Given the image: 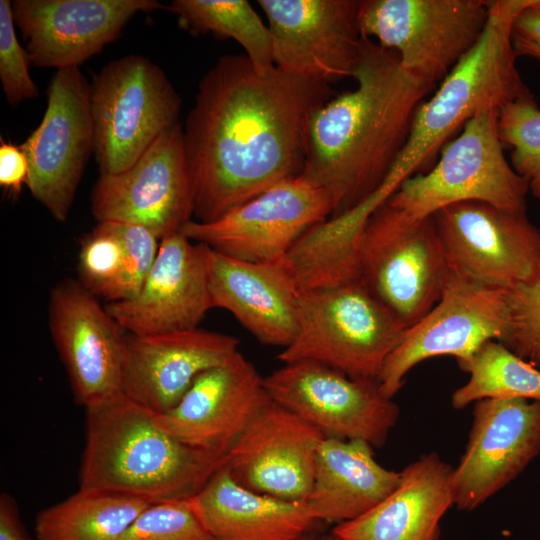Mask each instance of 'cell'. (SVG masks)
I'll list each match as a JSON object with an SVG mask.
<instances>
[{"label":"cell","instance_id":"1","mask_svg":"<svg viewBox=\"0 0 540 540\" xmlns=\"http://www.w3.org/2000/svg\"><path fill=\"white\" fill-rule=\"evenodd\" d=\"M331 84L225 55L201 78L184 145L196 221H213L272 186L300 176L316 111Z\"/></svg>","mask_w":540,"mask_h":540},{"label":"cell","instance_id":"2","mask_svg":"<svg viewBox=\"0 0 540 540\" xmlns=\"http://www.w3.org/2000/svg\"><path fill=\"white\" fill-rule=\"evenodd\" d=\"M356 88L314 114L300 176L323 189L340 215L376 193L402 154L433 85L402 68L394 51L363 40Z\"/></svg>","mask_w":540,"mask_h":540},{"label":"cell","instance_id":"3","mask_svg":"<svg viewBox=\"0 0 540 540\" xmlns=\"http://www.w3.org/2000/svg\"><path fill=\"white\" fill-rule=\"evenodd\" d=\"M86 409L80 488L150 504L187 501L226 463L225 454L190 446L155 413L118 392Z\"/></svg>","mask_w":540,"mask_h":540},{"label":"cell","instance_id":"4","mask_svg":"<svg viewBox=\"0 0 540 540\" xmlns=\"http://www.w3.org/2000/svg\"><path fill=\"white\" fill-rule=\"evenodd\" d=\"M528 0L491 1L484 33L422 102L413 119L407 144L390 176L400 183L425 172L447 140L480 111L531 96L516 66L512 25Z\"/></svg>","mask_w":540,"mask_h":540},{"label":"cell","instance_id":"5","mask_svg":"<svg viewBox=\"0 0 540 540\" xmlns=\"http://www.w3.org/2000/svg\"><path fill=\"white\" fill-rule=\"evenodd\" d=\"M406 329L361 280L306 290L298 298L296 336L277 358L318 362L377 382Z\"/></svg>","mask_w":540,"mask_h":540},{"label":"cell","instance_id":"6","mask_svg":"<svg viewBox=\"0 0 540 540\" xmlns=\"http://www.w3.org/2000/svg\"><path fill=\"white\" fill-rule=\"evenodd\" d=\"M498 114L497 108L477 113L442 148L435 165L402 181L386 202L413 218L469 201L526 213L529 185L504 156Z\"/></svg>","mask_w":540,"mask_h":540},{"label":"cell","instance_id":"7","mask_svg":"<svg viewBox=\"0 0 540 540\" xmlns=\"http://www.w3.org/2000/svg\"><path fill=\"white\" fill-rule=\"evenodd\" d=\"M450 266L433 216L413 218L387 202L368 220L360 280L406 327L440 300Z\"/></svg>","mask_w":540,"mask_h":540},{"label":"cell","instance_id":"8","mask_svg":"<svg viewBox=\"0 0 540 540\" xmlns=\"http://www.w3.org/2000/svg\"><path fill=\"white\" fill-rule=\"evenodd\" d=\"M90 106L100 175H111L131 167L164 131L179 123L181 98L158 65L129 54L93 76Z\"/></svg>","mask_w":540,"mask_h":540},{"label":"cell","instance_id":"9","mask_svg":"<svg viewBox=\"0 0 540 540\" xmlns=\"http://www.w3.org/2000/svg\"><path fill=\"white\" fill-rule=\"evenodd\" d=\"M491 1L365 0L359 28L394 51L403 69L433 86L442 81L482 37Z\"/></svg>","mask_w":540,"mask_h":540},{"label":"cell","instance_id":"10","mask_svg":"<svg viewBox=\"0 0 540 540\" xmlns=\"http://www.w3.org/2000/svg\"><path fill=\"white\" fill-rule=\"evenodd\" d=\"M47 100L40 124L20 147L28 159L31 195L64 222L94 152L90 84L79 67L55 72Z\"/></svg>","mask_w":540,"mask_h":540},{"label":"cell","instance_id":"11","mask_svg":"<svg viewBox=\"0 0 540 540\" xmlns=\"http://www.w3.org/2000/svg\"><path fill=\"white\" fill-rule=\"evenodd\" d=\"M263 383L272 401L326 437L381 448L399 418V406L381 393L377 382L350 378L318 362L284 363Z\"/></svg>","mask_w":540,"mask_h":540},{"label":"cell","instance_id":"12","mask_svg":"<svg viewBox=\"0 0 540 540\" xmlns=\"http://www.w3.org/2000/svg\"><path fill=\"white\" fill-rule=\"evenodd\" d=\"M508 330L505 291L470 281L451 271L438 303L407 328L386 359L378 385L392 399L407 373L418 363L450 355L457 363L469 360L487 341L503 343Z\"/></svg>","mask_w":540,"mask_h":540},{"label":"cell","instance_id":"13","mask_svg":"<svg viewBox=\"0 0 540 540\" xmlns=\"http://www.w3.org/2000/svg\"><path fill=\"white\" fill-rule=\"evenodd\" d=\"M333 214L329 195L302 176L286 179L210 222L190 220L181 233L250 262L282 260L308 229Z\"/></svg>","mask_w":540,"mask_h":540},{"label":"cell","instance_id":"14","mask_svg":"<svg viewBox=\"0 0 540 540\" xmlns=\"http://www.w3.org/2000/svg\"><path fill=\"white\" fill-rule=\"evenodd\" d=\"M97 222L142 226L161 240L193 215V188L181 123L164 131L128 169L100 175L91 193Z\"/></svg>","mask_w":540,"mask_h":540},{"label":"cell","instance_id":"15","mask_svg":"<svg viewBox=\"0 0 540 540\" xmlns=\"http://www.w3.org/2000/svg\"><path fill=\"white\" fill-rule=\"evenodd\" d=\"M450 270L506 290L540 273V229L526 213L483 202H461L433 215Z\"/></svg>","mask_w":540,"mask_h":540},{"label":"cell","instance_id":"16","mask_svg":"<svg viewBox=\"0 0 540 540\" xmlns=\"http://www.w3.org/2000/svg\"><path fill=\"white\" fill-rule=\"evenodd\" d=\"M356 0H259L274 65L329 84L352 77L364 37Z\"/></svg>","mask_w":540,"mask_h":540},{"label":"cell","instance_id":"17","mask_svg":"<svg viewBox=\"0 0 540 540\" xmlns=\"http://www.w3.org/2000/svg\"><path fill=\"white\" fill-rule=\"evenodd\" d=\"M540 452V402L474 403L464 453L453 468L454 505L472 511L515 479Z\"/></svg>","mask_w":540,"mask_h":540},{"label":"cell","instance_id":"18","mask_svg":"<svg viewBox=\"0 0 540 540\" xmlns=\"http://www.w3.org/2000/svg\"><path fill=\"white\" fill-rule=\"evenodd\" d=\"M49 328L77 403L87 408L121 392L125 332L79 281L52 288Z\"/></svg>","mask_w":540,"mask_h":540},{"label":"cell","instance_id":"19","mask_svg":"<svg viewBox=\"0 0 540 540\" xmlns=\"http://www.w3.org/2000/svg\"><path fill=\"white\" fill-rule=\"evenodd\" d=\"M15 25L30 63L79 67L115 41L138 13L163 8L157 0H13Z\"/></svg>","mask_w":540,"mask_h":540},{"label":"cell","instance_id":"20","mask_svg":"<svg viewBox=\"0 0 540 540\" xmlns=\"http://www.w3.org/2000/svg\"><path fill=\"white\" fill-rule=\"evenodd\" d=\"M326 436L285 407L268 402L226 456L232 478L253 492L304 502L317 451Z\"/></svg>","mask_w":540,"mask_h":540},{"label":"cell","instance_id":"21","mask_svg":"<svg viewBox=\"0 0 540 540\" xmlns=\"http://www.w3.org/2000/svg\"><path fill=\"white\" fill-rule=\"evenodd\" d=\"M209 246L181 232L160 240L158 254L139 293L105 308L126 333L153 335L198 328L213 308Z\"/></svg>","mask_w":540,"mask_h":540},{"label":"cell","instance_id":"22","mask_svg":"<svg viewBox=\"0 0 540 540\" xmlns=\"http://www.w3.org/2000/svg\"><path fill=\"white\" fill-rule=\"evenodd\" d=\"M234 336L200 328L153 335L125 332L121 392L163 414L174 408L194 380L239 352Z\"/></svg>","mask_w":540,"mask_h":540},{"label":"cell","instance_id":"23","mask_svg":"<svg viewBox=\"0 0 540 540\" xmlns=\"http://www.w3.org/2000/svg\"><path fill=\"white\" fill-rule=\"evenodd\" d=\"M271 399L263 377L240 352L202 372L157 423L180 441L225 454Z\"/></svg>","mask_w":540,"mask_h":540},{"label":"cell","instance_id":"24","mask_svg":"<svg viewBox=\"0 0 540 540\" xmlns=\"http://www.w3.org/2000/svg\"><path fill=\"white\" fill-rule=\"evenodd\" d=\"M213 308L229 311L259 342L286 348L297 333L300 290L284 264L236 259L209 247Z\"/></svg>","mask_w":540,"mask_h":540},{"label":"cell","instance_id":"25","mask_svg":"<svg viewBox=\"0 0 540 540\" xmlns=\"http://www.w3.org/2000/svg\"><path fill=\"white\" fill-rule=\"evenodd\" d=\"M452 474L437 453L421 455L400 471L384 500L332 533L344 540H439L440 522L454 505Z\"/></svg>","mask_w":540,"mask_h":540},{"label":"cell","instance_id":"26","mask_svg":"<svg viewBox=\"0 0 540 540\" xmlns=\"http://www.w3.org/2000/svg\"><path fill=\"white\" fill-rule=\"evenodd\" d=\"M188 501L213 540H302L319 522L304 502L242 487L225 465Z\"/></svg>","mask_w":540,"mask_h":540},{"label":"cell","instance_id":"27","mask_svg":"<svg viewBox=\"0 0 540 540\" xmlns=\"http://www.w3.org/2000/svg\"><path fill=\"white\" fill-rule=\"evenodd\" d=\"M399 480L400 471L380 465L369 443L325 437L317 451L312 486L304 504L317 521H351L384 500Z\"/></svg>","mask_w":540,"mask_h":540},{"label":"cell","instance_id":"28","mask_svg":"<svg viewBox=\"0 0 540 540\" xmlns=\"http://www.w3.org/2000/svg\"><path fill=\"white\" fill-rule=\"evenodd\" d=\"M397 186H383L354 208L308 229L295 242L283 262L300 292L334 287L360 280L363 234L373 212L385 203Z\"/></svg>","mask_w":540,"mask_h":540},{"label":"cell","instance_id":"29","mask_svg":"<svg viewBox=\"0 0 540 540\" xmlns=\"http://www.w3.org/2000/svg\"><path fill=\"white\" fill-rule=\"evenodd\" d=\"M150 505L118 493L79 488L40 511L34 531L38 540H119Z\"/></svg>","mask_w":540,"mask_h":540},{"label":"cell","instance_id":"30","mask_svg":"<svg viewBox=\"0 0 540 540\" xmlns=\"http://www.w3.org/2000/svg\"><path fill=\"white\" fill-rule=\"evenodd\" d=\"M181 28L232 38L260 73L275 67L268 26L246 0H173L167 7Z\"/></svg>","mask_w":540,"mask_h":540},{"label":"cell","instance_id":"31","mask_svg":"<svg viewBox=\"0 0 540 540\" xmlns=\"http://www.w3.org/2000/svg\"><path fill=\"white\" fill-rule=\"evenodd\" d=\"M468 381L451 396L455 409L482 399H526L540 402V371L497 340L485 342L458 364Z\"/></svg>","mask_w":540,"mask_h":540},{"label":"cell","instance_id":"32","mask_svg":"<svg viewBox=\"0 0 540 540\" xmlns=\"http://www.w3.org/2000/svg\"><path fill=\"white\" fill-rule=\"evenodd\" d=\"M498 134L502 144L512 149V168L540 200V107L532 95L499 109Z\"/></svg>","mask_w":540,"mask_h":540},{"label":"cell","instance_id":"33","mask_svg":"<svg viewBox=\"0 0 540 540\" xmlns=\"http://www.w3.org/2000/svg\"><path fill=\"white\" fill-rule=\"evenodd\" d=\"M122 268V244L107 222H99L81 242L79 282L96 297L108 300Z\"/></svg>","mask_w":540,"mask_h":540},{"label":"cell","instance_id":"34","mask_svg":"<svg viewBox=\"0 0 540 540\" xmlns=\"http://www.w3.org/2000/svg\"><path fill=\"white\" fill-rule=\"evenodd\" d=\"M504 291L508 330L502 344L536 367L540 365V273Z\"/></svg>","mask_w":540,"mask_h":540},{"label":"cell","instance_id":"35","mask_svg":"<svg viewBox=\"0 0 540 540\" xmlns=\"http://www.w3.org/2000/svg\"><path fill=\"white\" fill-rule=\"evenodd\" d=\"M107 223L123 247L122 272L108 300H130L141 290L158 254L160 240L150 230L139 225Z\"/></svg>","mask_w":540,"mask_h":540},{"label":"cell","instance_id":"36","mask_svg":"<svg viewBox=\"0 0 540 540\" xmlns=\"http://www.w3.org/2000/svg\"><path fill=\"white\" fill-rule=\"evenodd\" d=\"M119 540H213L189 501L151 504Z\"/></svg>","mask_w":540,"mask_h":540},{"label":"cell","instance_id":"37","mask_svg":"<svg viewBox=\"0 0 540 540\" xmlns=\"http://www.w3.org/2000/svg\"><path fill=\"white\" fill-rule=\"evenodd\" d=\"M12 13V2L0 0V80L11 106L34 99L39 89L29 72V57L20 45Z\"/></svg>","mask_w":540,"mask_h":540},{"label":"cell","instance_id":"38","mask_svg":"<svg viewBox=\"0 0 540 540\" xmlns=\"http://www.w3.org/2000/svg\"><path fill=\"white\" fill-rule=\"evenodd\" d=\"M28 159L20 146L0 139V185L12 195H18L27 186Z\"/></svg>","mask_w":540,"mask_h":540},{"label":"cell","instance_id":"39","mask_svg":"<svg viewBox=\"0 0 540 540\" xmlns=\"http://www.w3.org/2000/svg\"><path fill=\"white\" fill-rule=\"evenodd\" d=\"M512 42L515 50L540 49V0H528L514 18Z\"/></svg>","mask_w":540,"mask_h":540},{"label":"cell","instance_id":"40","mask_svg":"<svg viewBox=\"0 0 540 540\" xmlns=\"http://www.w3.org/2000/svg\"><path fill=\"white\" fill-rule=\"evenodd\" d=\"M0 540H29L17 504L6 493L0 496Z\"/></svg>","mask_w":540,"mask_h":540},{"label":"cell","instance_id":"41","mask_svg":"<svg viewBox=\"0 0 540 540\" xmlns=\"http://www.w3.org/2000/svg\"><path fill=\"white\" fill-rule=\"evenodd\" d=\"M517 56L523 55V56H529L540 60V49H534V48H522L515 50Z\"/></svg>","mask_w":540,"mask_h":540},{"label":"cell","instance_id":"42","mask_svg":"<svg viewBox=\"0 0 540 540\" xmlns=\"http://www.w3.org/2000/svg\"><path fill=\"white\" fill-rule=\"evenodd\" d=\"M324 540H344V539L334 533H331Z\"/></svg>","mask_w":540,"mask_h":540},{"label":"cell","instance_id":"43","mask_svg":"<svg viewBox=\"0 0 540 540\" xmlns=\"http://www.w3.org/2000/svg\"><path fill=\"white\" fill-rule=\"evenodd\" d=\"M302 540H313L312 538L306 536L305 538H303Z\"/></svg>","mask_w":540,"mask_h":540}]
</instances>
